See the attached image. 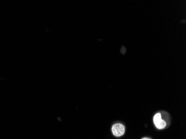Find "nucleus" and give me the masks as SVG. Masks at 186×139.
I'll return each instance as SVG.
<instances>
[{"mask_svg": "<svg viewBox=\"0 0 186 139\" xmlns=\"http://www.w3.org/2000/svg\"><path fill=\"white\" fill-rule=\"evenodd\" d=\"M153 121L156 128L158 129H163L165 128L167 125V123L165 120L162 118V115L160 113H157L154 115Z\"/></svg>", "mask_w": 186, "mask_h": 139, "instance_id": "nucleus-1", "label": "nucleus"}, {"mask_svg": "<svg viewBox=\"0 0 186 139\" xmlns=\"http://www.w3.org/2000/svg\"><path fill=\"white\" fill-rule=\"evenodd\" d=\"M112 132L115 136H121L125 133V127L122 124H116L112 127Z\"/></svg>", "mask_w": 186, "mask_h": 139, "instance_id": "nucleus-2", "label": "nucleus"}, {"mask_svg": "<svg viewBox=\"0 0 186 139\" xmlns=\"http://www.w3.org/2000/svg\"><path fill=\"white\" fill-rule=\"evenodd\" d=\"M142 139H149V138H143Z\"/></svg>", "mask_w": 186, "mask_h": 139, "instance_id": "nucleus-3", "label": "nucleus"}]
</instances>
